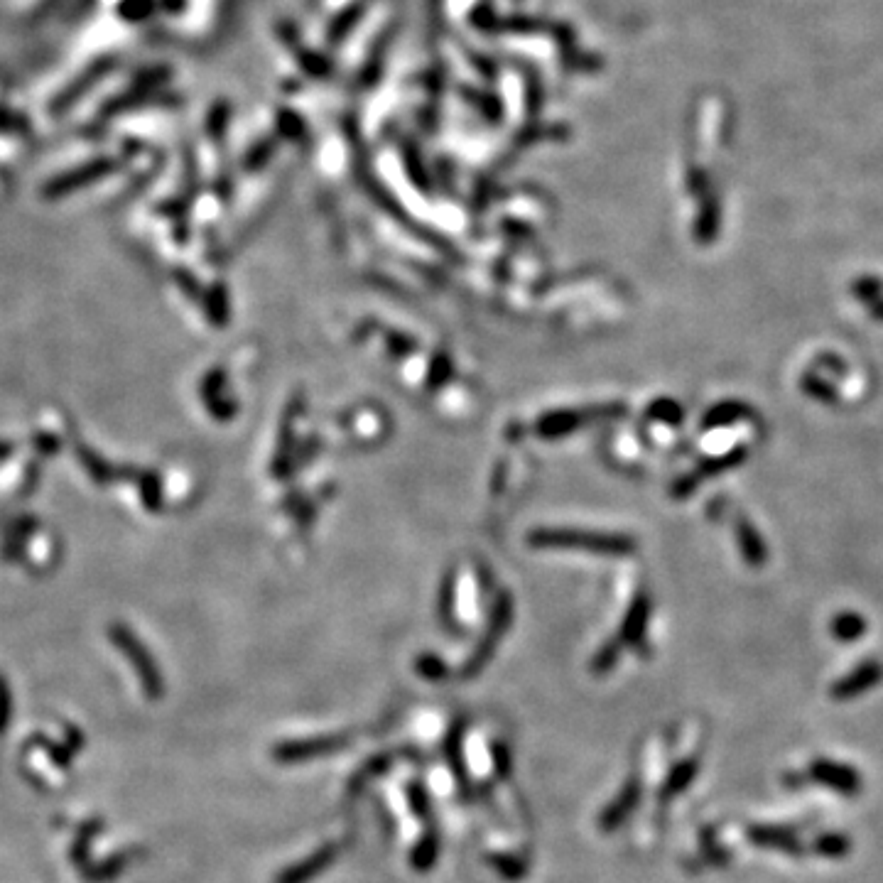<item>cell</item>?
Instances as JSON below:
<instances>
[{
	"instance_id": "603a6c76",
	"label": "cell",
	"mask_w": 883,
	"mask_h": 883,
	"mask_svg": "<svg viewBox=\"0 0 883 883\" xmlns=\"http://www.w3.org/2000/svg\"><path fill=\"white\" fill-rule=\"evenodd\" d=\"M27 130H30V126H27L25 116H15V113L0 111V133L23 135Z\"/></svg>"
},
{
	"instance_id": "9c48e42d",
	"label": "cell",
	"mask_w": 883,
	"mask_h": 883,
	"mask_svg": "<svg viewBox=\"0 0 883 883\" xmlns=\"http://www.w3.org/2000/svg\"><path fill=\"white\" fill-rule=\"evenodd\" d=\"M638 800H641V785H638V780L633 778V780H628L624 788H621V793L616 795L614 803L606 807L604 815L599 817L601 830L604 832L616 830V827H619L621 822H624L626 817L636 810Z\"/></svg>"
},
{
	"instance_id": "30bf717a",
	"label": "cell",
	"mask_w": 883,
	"mask_h": 883,
	"mask_svg": "<svg viewBox=\"0 0 883 883\" xmlns=\"http://www.w3.org/2000/svg\"><path fill=\"white\" fill-rule=\"evenodd\" d=\"M697 773H700V758L697 756L682 758L677 766H673L670 776L665 778L663 790H660V803H670V800L677 798V795L685 793V790L692 785V780L697 778Z\"/></svg>"
},
{
	"instance_id": "2e32d148",
	"label": "cell",
	"mask_w": 883,
	"mask_h": 883,
	"mask_svg": "<svg viewBox=\"0 0 883 883\" xmlns=\"http://www.w3.org/2000/svg\"><path fill=\"white\" fill-rule=\"evenodd\" d=\"M133 857H135V852H123V854H116V857H111L108 861H104V864L86 866V869H84V879L89 881V883H104V881L116 879V876L121 874L123 869H126L128 861L133 859Z\"/></svg>"
},
{
	"instance_id": "ac0fdd59",
	"label": "cell",
	"mask_w": 883,
	"mask_h": 883,
	"mask_svg": "<svg viewBox=\"0 0 883 883\" xmlns=\"http://www.w3.org/2000/svg\"><path fill=\"white\" fill-rule=\"evenodd\" d=\"M157 3L155 0H123L118 5V15H121L126 23H140V20H148L155 13Z\"/></svg>"
},
{
	"instance_id": "277c9868",
	"label": "cell",
	"mask_w": 883,
	"mask_h": 883,
	"mask_svg": "<svg viewBox=\"0 0 883 883\" xmlns=\"http://www.w3.org/2000/svg\"><path fill=\"white\" fill-rule=\"evenodd\" d=\"M879 682H883V663L876 658H866L854 665L847 675L832 682L830 697L834 702H849L874 690Z\"/></svg>"
},
{
	"instance_id": "5bb4252c",
	"label": "cell",
	"mask_w": 883,
	"mask_h": 883,
	"mask_svg": "<svg viewBox=\"0 0 883 883\" xmlns=\"http://www.w3.org/2000/svg\"><path fill=\"white\" fill-rule=\"evenodd\" d=\"M866 626L869 624H866L864 616L857 614V611H842V614H837L832 619L830 631L839 643H854L864 636Z\"/></svg>"
},
{
	"instance_id": "8fae6325",
	"label": "cell",
	"mask_w": 883,
	"mask_h": 883,
	"mask_svg": "<svg viewBox=\"0 0 883 883\" xmlns=\"http://www.w3.org/2000/svg\"><path fill=\"white\" fill-rule=\"evenodd\" d=\"M77 459L81 462V467L86 469V474H89L96 484L106 486V484H113V481H118V479H126V476L118 474V469H113L104 457H99L96 452H91L86 444H77Z\"/></svg>"
},
{
	"instance_id": "ba28073f",
	"label": "cell",
	"mask_w": 883,
	"mask_h": 883,
	"mask_svg": "<svg viewBox=\"0 0 883 883\" xmlns=\"http://www.w3.org/2000/svg\"><path fill=\"white\" fill-rule=\"evenodd\" d=\"M113 64H116V59H99V62H96V64H91V67L86 69V72L81 74V77L74 81L72 86H67V89L62 91V96H59V99L54 101L52 111L54 113H64V111H67V108H72L81 99V96H84L86 91L91 89V86L99 84V81L104 79L108 72H111Z\"/></svg>"
},
{
	"instance_id": "8992f818",
	"label": "cell",
	"mask_w": 883,
	"mask_h": 883,
	"mask_svg": "<svg viewBox=\"0 0 883 883\" xmlns=\"http://www.w3.org/2000/svg\"><path fill=\"white\" fill-rule=\"evenodd\" d=\"M349 744V736H319V739H305V741H285L278 749H273V758L283 763L292 761H307V758L334 754V751L344 749Z\"/></svg>"
},
{
	"instance_id": "9a60e30c",
	"label": "cell",
	"mask_w": 883,
	"mask_h": 883,
	"mask_svg": "<svg viewBox=\"0 0 883 883\" xmlns=\"http://www.w3.org/2000/svg\"><path fill=\"white\" fill-rule=\"evenodd\" d=\"M736 535H739V545H741V555H744V560L749 562V565L761 567L763 562L768 560V550H766V543L761 540V535H758L754 530V525L739 523V533Z\"/></svg>"
},
{
	"instance_id": "cb8c5ba5",
	"label": "cell",
	"mask_w": 883,
	"mask_h": 883,
	"mask_svg": "<svg viewBox=\"0 0 883 883\" xmlns=\"http://www.w3.org/2000/svg\"><path fill=\"white\" fill-rule=\"evenodd\" d=\"M10 712H13V700H10L8 685L0 680V734H3L5 727H8Z\"/></svg>"
},
{
	"instance_id": "4fadbf2b",
	"label": "cell",
	"mask_w": 883,
	"mask_h": 883,
	"mask_svg": "<svg viewBox=\"0 0 883 883\" xmlns=\"http://www.w3.org/2000/svg\"><path fill=\"white\" fill-rule=\"evenodd\" d=\"M800 388L805 390V395H810L812 400L817 403H825V405H837L839 403V390L830 378H825V373L820 371H807L803 378H800Z\"/></svg>"
},
{
	"instance_id": "7402d4cb",
	"label": "cell",
	"mask_w": 883,
	"mask_h": 883,
	"mask_svg": "<svg viewBox=\"0 0 883 883\" xmlns=\"http://www.w3.org/2000/svg\"><path fill=\"white\" fill-rule=\"evenodd\" d=\"M812 371H825V373H834V376H847V364L839 359L837 354H822L815 359V366Z\"/></svg>"
},
{
	"instance_id": "83f0119b",
	"label": "cell",
	"mask_w": 883,
	"mask_h": 883,
	"mask_svg": "<svg viewBox=\"0 0 883 883\" xmlns=\"http://www.w3.org/2000/svg\"><path fill=\"white\" fill-rule=\"evenodd\" d=\"M807 773L803 771V773H785L783 776V783L788 785L790 790H800V788H805V783H807Z\"/></svg>"
},
{
	"instance_id": "5b68a950",
	"label": "cell",
	"mask_w": 883,
	"mask_h": 883,
	"mask_svg": "<svg viewBox=\"0 0 883 883\" xmlns=\"http://www.w3.org/2000/svg\"><path fill=\"white\" fill-rule=\"evenodd\" d=\"M746 837L754 847L780 852L785 857H803L805 854L803 839H800L798 830L790 825H751L746 830Z\"/></svg>"
},
{
	"instance_id": "6da1fadb",
	"label": "cell",
	"mask_w": 883,
	"mask_h": 883,
	"mask_svg": "<svg viewBox=\"0 0 883 883\" xmlns=\"http://www.w3.org/2000/svg\"><path fill=\"white\" fill-rule=\"evenodd\" d=\"M108 638L111 643L126 655L130 668L138 675L140 685L148 700H160L165 695V680H162L160 665L155 663V658L150 655V650L145 648V643L135 636L126 624H111L108 626Z\"/></svg>"
},
{
	"instance_id": "d6986e66",
	"label": "cell",
	"mask_w": 883,
	"mask_h": 883,
	"mask_svg": "<svg viewBox=\"0 0 883 883\" xmlns=\"http://www.w3.org/2000/svg\"><path fill=\"white\" fill-rule=\"evenodd\" d=\"M140 498H143L145 508L150 511H157L162 501V491H160V481H157L155 474H143L140 476Z\"/></svg>"
},
{
	"instance_id": "484cf974",
	"label": "cell",
	"mask_w": 883,
	"mask_h": 883,
	"mask_svg": "<svg viewBox=\"0 0 883 883\" xmlns=\"http://www.w3.org/2000/svg\"><path fill=\"white\" fill-rule=\"evenodd\" d=\"M42 741L47 744L45 749H47V754H50L52 761L59 763L62 768H67L69 761H72V751L64 749V744H52V741H47V739H42Z\"/></svg>"
},
{
	"instance_id": "7c38bea8",
	"label": "cell",
	"mask_w": 883,
	"mask_h": 883,
	"mask_svg": "<svg viewBox=\"0 0 883 883\" xmlns=\"http://www.w3.org/2000/svg\"><path fill=\"white\" fill-rule=\"evenodd\" d=\"M810 849L822 859H844L852 854V837L844 832H822L812 839Z\"/></svg>"
},
{
	"instance_id": "e0dca14e",
	"label": "cell",
	"mask_w": 883,
	"mask_h": 883,
	"mask_svg": "<svg viewBox=\"0 0 883 883\" xmlns=\"http://www.w3.org/2000/svg\"><path fill=\"white\" fill-rule=\"evenodd\" d=\"M852 295L861 305H876L883 300V280L876 275H861L852 283Z\"/></svg>"
},
{
	"instance_id": "f1b7e54d",
	"label": "cell",
	"mask_w": 883,
	"mask_h": 883,
	"mask_svg": "<svg viewBox=\"0 0 883 883\" xmlns=\"http://www.w3.org/2000/svg\"><path fill=\"white\" fill-rule=\"evenodd\" d=\"M871 319H876V322H883V300L876 302V305H871Z\"/></svg>"
},
{
	"instance_id": "7a4b0ae2",
	"label": "cell",
	"mask_w": 883,
	"mask_h": 883,
	"mask_svg": "<svg viewBox=\"0 0 883 883\" xmlns=\"http://www.w3.org/2000/svg\"><path fill=\"white\" fill-rule=\"evenodd\" d=\"M118 167H121V162L113 160V157H99V160H91V162H86V165L74 167V170L64 172V175L54 177V180L47 182L45 187H42V197L50 199V202L52 199H62V197H67V194L77 192V189H84V187H89V184L106 180V177L113 175Z\"/></svg>"
},
{
	"instance_id": "ffe728a7",
	"label": "cell",
	"mask_w": 883,
	"mask_h": 883,
	"mask_svg": "<svg viewBox=\"0 0 883 883\" xmlns=\"http://www.w3.org/2000/svg\"><path fill=\"white\" fill-rule=\"evenodd\" d=\"M435 857H437V837L435 834H427V837L417 844V849L413 852V866L420 871L430 869Z\"/></svg>"
},
{
	"instance_id": "52a82bcc",
	"label": "cell",
	"mask_w": 883,
	"mask_h": 883,
	"mask_svg": "<svg viewBox=\"0 0 883 883\" xmlns=\"http://www.w3.org/2000/svg\"><path fill=\"white\" fill-rule=\"evenodd\" d=\"M337 854H339L337 844H327V847H322L319 852H314L307 859H302L300 864L280 871L275 883H307V881H312L314 876H319L324 869H329V866H332V861L337 859Z\"/></svg>"
},
{
	"instance_id": "d4e9b609",
	"label": "cell",
	"mask_w": 883,
	"mask_h": 883,
	"mask_svg": "<svg viewBox=\"0 0 883 883\" xmlns=\"http://www.w3.org/2000/svg\"><path fill=\"white\" fill-rule=\"evenodd\" d=\"M410 803H413L415 812L420 817L430 815V805H427V793H425V788H422L420 783H413V788H410Z\"/></svg>"
},
{
	"instance_id": "44dd1931",
	"label": "cell",
	"mask_w": 883,
	"mask_h": 883,
	"mask_svg": "<svg viewBox=\"0 0 883 883\" xmlns=\"http://www.w3.org/2000/svg\"><path fill=\"white\" fill-rule=\"evenodd\" d=\"M744 415H749V413H746L744 405L727 403V405H722V408H717L712 415H709V425H724V422H734V420H739V417H744Z\"/></svg>"
},
{
	"instance_id": "4316f807",
	"label": "cell",
	"mask_w": 883,
	"mask_h": 883,
	"mask_svg": "<svg viewBox=\"0 0 883 883\" xmlns=\"http://www.w3.org/2000/svg\"><path fill=\"white\" fill-rule=\"evenodd\" d=\"M494 756L498 761V771H501V776H506L508 766H511V751H508L503 744H498L494 749Z\"/></svg>"
},
{
	"instance_id": "3957f363",
	"label": "cell",
	"mask_w": 883,
	"mask_h": 883,
	"mask_svg": "<svg viewBox=\"0 0 883 883\" xmlns=\"http://www.w3.org/2000/svg\"><path fill=\"white\" fill-rule=\"evenodd\" d=\"M807 778L812 783L822 785V788L832 790V793L844 795V798H857L864 788V780L861 773L852 763L834 761V758H815V761L807 766Z\"/></svg>"
}]
</instances>
